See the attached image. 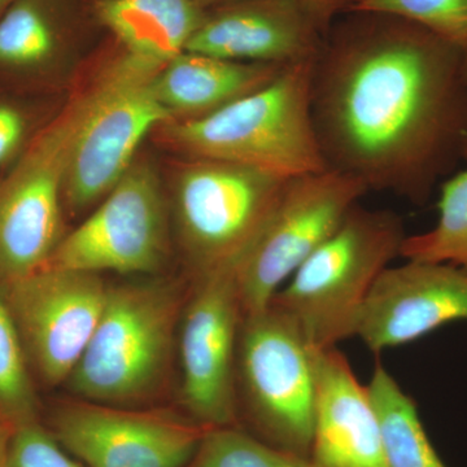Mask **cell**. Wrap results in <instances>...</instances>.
<instances>
[{"instance_id":"6da1fadb","label":"cell","mask_w":467,"mask_h":467,"mask_svg":"<svg viewBox=\"0 0 467 467\" xmlns=\"http://www.w3.org/2000/svg\"><path fill=\"white\" fill-rule=\"evenodd\" d=\"M310 110L328 171L425 205L467 152V52L389 15L337 18L313 61Z\"/></svg>"},{"instance_id":"7a4b0ae2","label":"cell","mask_w":467,"mask_h":467,"mask_svg":"<svg viewBox=\"0 0 467 467\" xmlns=\"http://www.w3.org/2000/svg\"><path fill=\"white\" fill-rule=\"evenodd\" d=\"M313 61L285 67L259 90L204 119L160 126L186 159L233 162L285 178L327 171L310 110Z\"/></svg>"},{"instance_id":"3957f363","label":"cell","mask_w":467,"mask_h":467,"mask_svg":"<svg viewBox=\"0 0 467 467\" xmlns=\"http://www.w3.org/2000/svg\"><path fill=\"white\" fill-rule=\"evenodd\" d=\"M186 300L165 279L109 285L90 343L67 380L77 399L140 407L167 380Z\"/></svg>"},{"instance_id":"277c9868","label":"cell","mask_w":467,"mask_h":467,"mask_svg":"<svg viewBox=\"0 0 467 467\" xmlns=\"http://www.w3.org/2000/svg\"><path fill=\"white\" fill-rule=\"evenodd\" d=\"M405 238L398 214L355 205L272 303L296 321L313 348H334L355 337L368 295L391 261L400 256Z\"/></svg>"},{"instance_id":"5b68a950","label":"cell","mask_w":467,"mask_h":467,"mask_svg":"<svg viewBox=\"0 0 467 467\" xmlns=\"http://www.w3.org/2000/svg\"><path fill=\"white\" fill-rule=\"evenodd\" d=\"M281 306L243 316L235 362L236 411L254 436L309 457L317 400V353Z\"/></svg>"},{"instance_id":"8992f818","label":"cell","mask_w":467,"mask_h":467,"mask_svg":"<svg viewBox=\"0 0 467 467\" xmlns=\"http://www.w3.org/2000/svg\"><path fill=\"white\" fill-rule=\"evenodd\" d=\"M288 180L217 160L181 164L171 186V214L192 279L235 272Z\"/></svg>"},{"instance_id":"52a82bcc","label":"cell","mask_w":467,"mask_h":467,"mask_svg":"<svg viewBox=\"0 0 467 467\" xmlns=\"http://www.w3.org/2000/svg\"><path fill=\"white\" fill-rule=\"evenodd\" d=\"M164 66L121 50L84 92L64 182L70 211L79 213L99 204L133 165L147 134L171 121L155 91Z\"/></svg>"},{"instance_id":"ba28073f","label":"cell","mask_w":467,"mask_h":467,"mask_svg":"<svg viewBox=\"0 0 467 467\" xmlns=\"http://www.w3.org/2000/svg\"><path fill=\"white\" fill-rule=\"evenodd\" d=\"M84 103V94L70 101L0 178V285L47 266L64 238V182Z\"/></svg>"},{"instance_id":"9c48e42d","label":"cell","mask_w":467,"mask_h":467,"mask_svg":"<svg viewBox=\"0 0 467 467\" xmlns=\"http://www.w3.org/2000/svg\"><path fill=\"white\" fill-rule=\"evenodd\" d=\"M368 192L361 181L328 169L290 178L234 272L243 316L265 309Z\"/></svg>"},{"instance_id":"30bf717a","label":"cell","mask_w":467,"mask_h":467,"mask_svg":"<svg viewBox=\"0 0 467 467\" xmlns=\"http://www.w3.org/2000/svg\"><path fill=\"white\" fill-rule=\"evenodd\" d=\"M169 214L155 167L135 160L90 216L64 235L47 266L153 275L168 259Z\"/></svg>"},{"instance_id":"8fae6325","label":"cell","mask_w":467,"mask_h":467,"mask_svg":"<svg viewBox=\"0 0 467 467\" xmlns=\"http://www.w3.org/2000/svg\"><path fill=\"white\" fill-rule=\"evenodd\" d=\"M2 285L30 368L47 386L67 383L106 303L101 275L45 266Z\"/></svg>"},{"instance_id":"7c38bea8","label":"cell","mask_w":467,"mask_h":467,"mask_svg":"<svg viewBox=\"0 0 467 467\" xmlns=\"http://www.w3.org/2000/svg\"><path fill=\"white\" fill-rule=\"evenodd\" d=\"M242 318L234 270L192 279L177 337L181 401L186 416L208 430L238 426L235 362Z\"/></svg>"},{"instance_id":"4fadbf2b","label":"cell","mask_w":467,"mask_h":467,"mask_svg":"<svg viewBox=\"0 0 467 467\" xmlns=\"http://www.w3.org/2000/svg\"><path fill=\"white\" fill-rule=\"evenodd\" d=\"M207 431L173 411L77 398L57 405L50 429L85 467H186Z\"/></svg>"},{"instance_id":"5bb4252c","label":"cell","mask_w":467,"mask_h":467,"mask_svg":"<svg viewBox=\"0 0 467 467\" xmlns=\"http://www.w3.org/2000/svg\"><path fill=\"white\" fill-rule=\"evenodd\" d=\"M457 321H467V272L451 264L407 260L378 278L355 337L380 353Z\"/></svg>"},{"instance_id":"9a60e30c","label":"cell","mask_w":467,"mask_h":467,"mask_svg":"<svg viewBox=\"0 0 467 467\" xmlns=\"http://www.w3.org/2000/svg\"><path fill=\"white\" fill-rule=\"evenodd\" d=\"M322 42L297 0H227L208 9L186 51L291 67L315 60Z\"/></svg>"},{"instance_id":"2e32d148","label":"cell","mask_w":467,"mask_h":467,"mask_svg":"<svg viewBox=\"0 0 467 467\" xmlns=\"http://www.w3.org/2000/svg\"><path fill=\"white\" fill-rule=\"evenodd\" d=\"M309 459L316 467H389L367 386L337 347L317 353V400Z\"/></svg>"},{"instance_id":"e0dca14e","label":"cell","mask_w":467,"mask_h":467,"mask_svg":"<svg viewBox=\"0 0 467 467\" xmlns=\"http://www.w3.org/2000/svg\"><path fill=\"white\" fill-rule=\"evenodd\" d=\"M94 0H17L0 17V67L41 70L72 60L95 17Z\"/></svg>"},{"instance_id":"ac0fdd59","label":"cell","mask_w":467,"mask_h":467,"mask_svg":"<svg viewBox=\"0 0 467 467\" xmlns=\"http://www.w3.org/2000/svg\"><path fill=\"white\" fill-rule=\"evenodd\" d=\"M285 67L184 51L159 70L156 97L171 121L201 119L264 88Z\"/></svg>"},{"instance_id":"d6986e66","label":"cell","mask_w":467,"mask_h":467,"mask_svg":"<svg viewBox=\"0 0 467 467\" xmlns=\"http://www.w3.org/2000/svg\"><path fill=\"white\" fill-rule=\"evenodd\" d=\"M92 7L121 50L160 64L186 51L208 11L199 0H94Z\"/></svg>"},{"instance_id":"ffe728a7","label":"cell","mask_w":467,"mask_h":467,"mask_svg":"<svg viewBox=\"0 0 467 467\" xmlns=\"http://www.w3.org/2000/svg\"><path fill=\"white\" fill-rule=\"evenodd\" d=\"M367 389L379 420L389 467H447L427 436L416 402L379 361Z\"/></svg>"},{"instance_id":"44dd1931","label":"cell","mask_w":467,"mask_h":467,"mask_svg":"<svg viewBox=\"0 0 467 467\" xmlns=\"http://www.w3.org/2000/svg\"><path fill=\"white\" fill-rule=\"evenodd\" d=\"M439 218L429 232L407 235L400 256L409 261L444 263L467 272V171L441 186Z\"/></svg>"},{"instance_id":"7402d4cb","label":"cell","mask_w":467,"mask_h":467,"mask_svg":"<svg viewBox=\"0 0 467 467\" xmlns=\"http://www.w3.org/2000/svg\"><path fill=\"white\" fill-rule=\"evenodd\" d=\"M32 368L0 285V418L16 427L36 420Z\"/></svg>"},{"instance_id":"603a6c76","label":"cell","mask_w":467,"mask_h":467,"mask_svg":"<svg viewBox=\"0 0 467 467\" xmlns=\"http://www.w3.org/2000/svg\"><path fill=\"white\" fill-rule=\"evenodd\" d=\"M186 467H316L309 457L261 441L238 426L208 430Z\"/></svg>"},{"instance_id":"cb8c5ba5","label":"cell","mask_w":467,"mask_h":467,"mask_svg":"<svg viewBox=\"0 0 467 467\" xmlns=\"http://www.w3.org/2000/svg\"><path fill=\"white\" fill-rule=\"evenodd\" d=\"M350 12L410 21L467 52V0H348Z\"/></svg>"},{"instance_id":"d4e9b609","label":"cell","mask_w":467,"mask_h":467,"mask_svg":"<svg viewBox=\"0 0 467 467\" xmlns=\"http://www.w3.org/2000/svg\"><path fill=\"white\" fill-rule=\"evenodd\" d=\"M7 467H85L38 420L15 429Z\"/></svg>"},{"instance_id":"484cf974","label":"cell","mask_w":467,"mask_h":467,"mask_svg":"<svg viewBox=\"0 0 467 467\" xmlns=\"http://www.w3.org/2000/svg\"><path fill=\"white\" fill-rule=\"evenodd\" d=\"M26 117L14 106L0 103V165L12 158L26 137Z\"/></svg>"},{"instance_id":"4316f807","label":"cell","mask_w":467,"mask_h":467,"mask_svg":"<svg viewBox=\"0 0 467 467\" xmlns=\"http://www.w3.org/2000/svg\"><path fill=\"white\" fill-rule=\"evenodd\" d=\"M297 3L325 36L346 11L348 0H297Z\"/></svg>"},{"instance_id":"83f0119b","label":"cell","mask_w":467,"mask_h":467,"mask_svg":"<svg viewBox=\"0 0 467 467\" xmlns=\"http://www.w3.org/2000/svg\"><path fill=\"white\" fill-rule=\"evenodd\" d=\"M15 427L0 418V467H7Z\"/></svg>"},{"instance_id":"f1b7e54d","label":"cell","mask_w":467,"mask_h":467,"mask_svg":"<svg viewBox=\"0 0 467 467\" xmlns=\"http://www.w3.org/2000/svg\"><path fill=\"white\" fill-rule=\"evenodd\" d=\"M16 2L17 0H0V17H2L3 15L5 14V11H7V9Z\"/></svg>"},{"instance_id":"f546056e","label":"cell","mask_w":467,"mask_h":467,"mask_svg":"<svg viewBox=\"0 0 467 467\" xmlns=\"http://www.w3.org/2000/svg\"><path fill=\"white\" fill-rule=\"evenodd\" d=\"M205 8L209 9L214 5H221V3L227 2V0H199Z\"/></svg>"},{"instance_id":"4dcf8cb0","label":"cell","mask_w":467,"mask_h":467,"mask_svg":"<svg viewBox=\"0 0 467 467\" xmlns=\"http://www.w3.org/2000/svg\"><path fill=\"white\" fill-rule=\"evenodd\" d=\"M466 161H467V152H466Z\"/></svg>"}]
</instances>
